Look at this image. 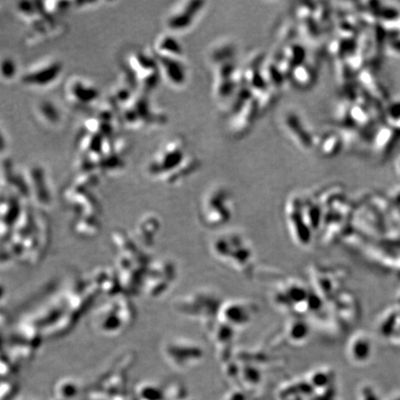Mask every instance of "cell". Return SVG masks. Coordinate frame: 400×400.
I'll use <instances>...</instances> for the list:
<instances>
[{
	"label": "cell",
	"instance_id": "cell-1",
	"mask_svg": "<svg viewBox=\"0 0 400 400\" xmlns=\"http://www.w3.org/2000/svg\"><path fill=\"white\" fill-rule=\"evenodd\" d=\"M200 167V160L187 151L182 136H175L162 145L150 160L148 171L152 175H165L169 181L186 177Z\"/></svg>",
	"mask_w": 400,
	"mask_h": 400
},
{
	"label": "cell",
	"instance_id": "cell-2",
	"mask_svg": "<svg viewBox=\"0 0 400 400\" xmlns=\"http://www.w3.org/2000/svg\"><path fill=\"white\" fill-rule=\"evenodd\" d=\"M206 2L184 1L177 3L165 18V27L171 34L185 33L190 30L203 13Z\"/></svg>",
	"mask_w": 400,
	"mask_h": 400
},
{
	"label": "cell",
	"instance_id": "cell-3",
	"mask_svg": "<svg viewBox=\"0 0 400 400\" xmlns=\"http://www.w3.org/2000/svg\"><path fill=\"white\" fill-rule=\"evenodd\" d=\"M62 64L59 60L50 58L32 66L22 75L24 86L47 87L57 81L62 72Z\"/></svg>",
	"mask_w": 400,
	"mask_h": 400
},
{
	"label": "cell",
	"instance_id": "cell-4",
	"mask_svg": "<svg viewBox=\"0 0 400 400\" xmlns=\"http://www.w3.org/2000/svg\"><path fill=\"white\" fill-rule=\"evenodd\" d=\"M130 66L134 70V80L140 84L144 90H151L157 86L159 78V68L156 57H152L144 52H136L130 57ZM132 76V75H131Z\"/></svg>",
	"mask_w": 400,
	"mask_h": 400
},
{
	"label": "cell",
	"instance_id": "cell-5",
	"mask_svg": "<svg viewBox=\"0 0 400 400\" xmlns=\"http://www.w3.org/2000/svg\"><path fill=\"white\" fill-rule=\"evenodd\" d=\"M66 99L77 107H85L93 104L100 98L99 89L81 78H73L69 81L65 88Z\"/></svg>",
	"mask_w": 400,
	"mask_h": 400
},
{
	"label": "cell",
	"instance_id": "cell-6",
	"mask_svg": "<svg viewBox=\"0 0 400 400\" xmlns=\"http://www.w3.org/2000/svg\"><path fill=\"white\" fill-rule=\"evenodd\" d=\"M159 72L170 86L182 87L187 82V67L183 58L157 57Z\"/></svg>",
	"mask_w": 400,
	"mask_h": 400
},
{
	"label": "cell",
	"instance_id": "cell-7",
	"mask_svg": "<svg viewBox=\"0 0 400 400\" xmlns=\"http://www.w3.org/2000/svg\"><path fill=\"white\" fill-rule=\"evenodd\" d=\"M155 56L183 58L184 50L178 39L168 33L158 36L155 44Z\"/></svg>",
	"mask_w": 400,
	"mask_h": 400
},
{
	"label": "cell",
	"instance_id": "cell-8",
	"mask_svg": "<svg viewBox=\"0 0 400 400\" xmlns=\"http://www.w3.org/2000/svg\"><path fill=\"white\" fill-rule=\"evenodd\" d=\"M36 112L47 125H57L61 121V115L56 106L49 101H41L36 107Z\"/></svg>",
	"mask_w": 400,
	"mask_h": 400
},
{
	"label": "cell",
	"instance_id": "cell-9",
	"mask_svg": "<svg viewBox=\"0 0 400 400\" xmlns=\"http://www.w3.org/2000/svg\"><path fill=\"white\" fill-rule=\"evenodd\" d=\"M320 143V150L323 155L326 156H333L337 154V152L340 150L341 142L340 138L337 135H335L334 133H328L326 135L322 136L321 140L319 141Z\"/></svg>",
	"mask_w": 400,
	"mask_h": 400
},
{
	"label": "cell",
	"instance_id": "cell-10",
	"mask_svg": "<svg viewBox=\"0 0 400 400\" xmlns=\"http://www.w3.org/2000/svg\"><path fill=\"white\" fill-rule=\"evenodd\" d=\"M18 72V65L14 58L4 56L0 58V77L4 81H12Z\"/></svg>",
	"mask_w": 400,
	"mask_h": 400
},
{
	"label": "cell",
	"instance_id": "cell-11",
	"mask_svg": "<svg viewBox=\"0 0 400 400\" xmlns=\"http://www.w3.org/2000/svg\"><path fill=\"white\" fill-rule=\"evenodd\" d=\"M386 120L389 127L400 130V100L386 107Z\"/></svg>",
	"mask_w": 400,
	"mask_h": 400
},
{
	"label": "cell",
	"instance_id": "cell-12",
	"mask_svg": "<svg viewBox=\"0 0 400 400\" xmlns=\"http://www.w3.org/2000/svg\"><path fill=\"white\" fill-rule=\"evenodd\" d=\"M297 74H293L295 83L300 86H308L313 81V72L312 70H307V67L300 66L296 70Z\"/></svg>",
	"mask_w": 400,
	"mask_h": 400
},
{
	"label": "cell",
	"instance_id": "cell-13",
	"mask_svg": "<svg viewBox=\"0 0 400 400\" xmlns=\"http://www.w3.org/2000/svg\"><path fill=\"white\" fill-rule=\"evenodd\" d=\"M7 148V143H6V139L3 136L1 130H0V153H2L4 150H6Z\"/></svg>",
	"mask_w": 400,
	"mask_h": 400
},
{
	"label": "cell",
	"instance_id": "cell-14",
	"mask_svg": "<svg viewBox=\"0 0 400 400\" xmlns=\"http://www.w3.org/2000/svg\"><path fill=\"white\" fill-rule=\"evenodd\" d=\"M395 170L397 174L400 177V157H398V159L396 160V164H395Z\"/></svg>",
	"mask_w": 400,
	"mask_h": 400
}]
</instances>
